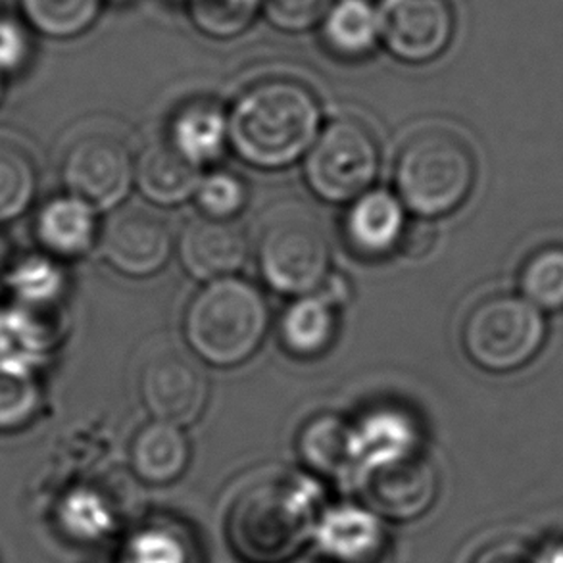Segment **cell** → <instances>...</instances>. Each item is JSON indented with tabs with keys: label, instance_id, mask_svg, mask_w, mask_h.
I'll return each instance as SVG.
<instances>
[{
	"label": "cell",
	"instance_id": "cell-1",
	"mask_svg": "<svg viewBox=\"0 0 563 563\" xmlns=\"http://www.w3.org/2000/svg\"><path fill=\"white\" fill-rule=\"evenodd\" d=\"M320 125V102L305 84L266 79L235 100L229 143L254 168H287L312 148Z\"/></svg>",
	"mask_w": 563,
	"mask_h": 563
},
{
	"label": "cell",
	"instance_id": "cell-2",
	"mask_svg": "<svg viewBox=\"0 0 563 563\" xmlns=\"http://www.w3.org/2000/svg\"><path fill=\"white\" fill-rule=\"evenodd\" d=\"M267 329L266 298L233 275L206 283L185 312V339L210 366H241L264 343Z\"/></svg>",
	"mask_w": 563,
	"mask_h": 563
},
{
	"label": "cell",
	"instance_id": "cell-3",
	"mask_svg": "<svg viewBox=\"0 0 563 563\" xmlns=\"http://www.w3.org/2000/svg\"><path fill=\"white\" fill-rule=\"evenodd\" d=\"M475 158L457 131L426 128L411 135L396 158L395 184L402 205L421 218L454 212L472 192Z\"/></svg>",
	"mask_w": 563,
	"mask_h": 563
},
{
	"label": "cell",
	"instance_id": "cell-4",
	"mask_svg": "<svg viewBox=\"0 0 563 563\" xmlns=\"http://www.w3.org/2000/svg\"><path fill=\"white\" fill-rule=\"evenodd\" d=\"M312 500L287 481H262L236 496L228 514V537L251 563L289 560L310 533Z\"/></svg>",
	"mask_w": 563,
	"mask_h": 563
},
{
	"label": "cell",
	"instance_id": "cell-5",
	"mask_svg": "<svg viewBox=\"0 0 563 563\" xmlns=\"http://www.w3.org/2000/svg\"><path fill=\"white\" fill-rule=\"evenodd\" d=\"M256 262L264 282L275 292L297 298L312 295L328 279V235L312 212L285 206L260 229Z\"/></svg>",
	"mask_w": 563,
	"mask_h": 563
},
{
	"label": "cell",
	"instance_id": "cell-6",
	"mask_svg": "<svg viewBox=\"0 0 563 563\" xmlns=\"http://www.w3.org/2000/svg\"><path fill=\"white\" fill-rule=\"evenodd\" d=\"M467 356L488 372L526 366L544 341V321L531 302L510 295L485 298L465 318Z\"/></svg>",
	"mask_w": 563,
	"mask_h": 563
},
{
	"label": "cell",
	"instance_id": "cell-7",
	"mask_svg": "<svg viewBox=\"0 0 563 563\" xmlns=\"http://www.w3.org/2000/svg\"><path fill=\"white\" fill-rule=\"evenodd\" d=\"M379 156L374 133L358 120L341 118L321 131L306 154V181L325 202H354L374 184Z\"/></svg>",
	"mask_w": 563,
	"mask_h": 563
},
{
	"label": "cell",
	"instance_id": "cell-8",
	"mask_svg": "<svg viewBox=\"0 0 563 563\" xmlns=\"http://www.w3.org/2000/svg\"><path fill=\"white\" fill-rule=\"evenodd\" d=\"M62 177L71 197L92 208L108 210L128 197L135 164L130 146L122 139L110 133H89L68 146Z\"/></svg>",
	"mask_w": 563,
	"mask_h": 563
},
{
	"label": "cell",
	"instance_id": "cell-9",
	"mask_svg": "<svg viewBox=\"0 0 563 563\" xmlns=\"http://www.w3.org/2000/svg\"><path fill=\"white\" fill-rule=\"evenodd\" d=\"M380 43L398 60L426 64L441 56L454 30L444 0H379Z\"/></svg>",
	"mask_w": 563,
	"mask_h": 563
},
{
	"label": "cell",
	"instance_id": "cell-10",
	"mask_svg": "<svg viewBox=\"0 0 563 563\" xmlns=\"http://www.w3.org/2000/svg\"><path fill=\"white\" fill-rule=\"evenodd\" d=\"M172 231L161 216L128 206L107 221L100 233V252L110 266L130 277L158 274L172 254Z\"/></svg>",
	"mask_w": 563,
	"mask_h": 563
},
{
	"label": "cell",
	"instance_id": "cell-11",
	"mask_svg": "<svg viewBox=\"0 0 563 563\" xmlns=\"http://www.w3.org/2000/svg\"><path fill=\"white\" fill-rule=\"evenodd\" d=\"M141 396L156 421L189 426L205 411L208 380L189 356L161 352L143 367Z\"/></svg>",
	"mask_w": 563,
	"mask_h": 563
},
{
	"label": "cell",
	"instance_id": "cell-12",
	"mask_svg": "<svg viewBox=\"0 0 563 563\" xmlns=\"http://www.w3.org/2000/svg\"><path fill=\"white\" fill-rule=\"evenodd\" d=\"M367 500L390 518L410 519L431 506L434 498L433 467L418 452L369 465L364 470Z\"/></svg>",
	"mask_w": 563,
	"mask_h": 563
},
{
	"label": "cell",
	"instance_id": "cell-13",
	"mask_svg": "<svg viewBox=\"0 0 563 563\" xmlns=\"http://www.w3.org/2000/svg\"><path fill=\"white\" fill-rule=\"evenodd\" d=\"M249 254L243 229L231 221L198 218L190 221L179 239L185 269L200 282H216L239 272Z\"/></svg>",
	"mask_w": 563,
	"mask_h": 563
},
{
	"label": "cell",
	"instance_id": "cell-14",
	"mask_svg": "<svg viewBox=\"0 0 563 563\" xmlns=\"http://www.w3.org/2000/svg\"><path fill=\"white\" fill-rule=\"evenodd\" d=\"M344 229L356 251L385 256L400 246L406 235L402 200L388 190H367L352 202Z\"/></svg>",
	"mask_w": 563,
	"mask_h": 563
},
{
	"label": "cell",
	"instance_id": "cell-15",
	"mask_svg": "<svg viewBox=\"0 0 563 563\" xmlns=\"http://www.w3.org/2000/svg\"><path fill=\"white\" fill-rule=\"evenodd\" d=\"M139 189L151 202L176 206L195 197L200 184V168L177 153L169 143H154L139 158Z\"/></svg>",
	"mask_w": 563,
	"mask_h": 563
},
{
	"label": "cell",
	"instance_id": "cell-16",
	"mask_svg": "<svg viewBox=\"0 0 563 563\" xmlns=\"http://www.w3.org/2000/svg\"><path fill=\"white\" fill-rule=\"evenodd\" d=\"M168 143L198 168L212 164L225 153L229 115L212 102H192L174 115Z\"/></svg>",
	"mask_w": 563,
	"mask_h": 563
},
{
	"label": "cell",
	"instance_id": "cell-17",
	"mask_svg": "<svg viewBox=\"0 0 563 563\" xmlns=\"http://www.w3.org/2000/svg\"><path fill=\"white\" fill-rule=\"evenodd\" d=\"M130 457L139 479L168 485L181 477L189 464V442L179 427L153 421L135 434Z\"/></svg>",
	"mask_w": 563,
	"mask_h": 563
},
{
	"label": "cell",
	"instance_id": "cell-18",
	"mask_svg": "<svg viewBox=\"0 0 563 563\" xmlns=\"http://www.w3.org/2000/svg\"><path fill=\"white\" fill-rule=\"evenodd\" d=\"M336 297L306 295L298 297L283 313L282 339L285 349L298 358H313L328 351L336 333Z\"/></svg>",
	"mask_w": 563,
	"mask_h": 563
},
{
	"label": "cell",
	"instance_id": "cell-19",
	"mask_svg": "<svg viewBox=\"0 0 563 563\" xmlns=\"http://www.w3.org/2000/svg\"><path fill=\"white\" fill-rule=\"evenodd\" d=\"M320 25L323 43L343 58L367 56L380 43L379 10L372 0H335Z\"/></svg>",
	"mask_w": 563,
	"mask_h": 563
},
{
	"label": "cell",
	"instance_id": "cell-20",
	"mask_svg": "<svg viewBox=\"0 0 563 563\" xmlns=\"http://www.w3.org/2000/svg\"><path fill=\"white\" fill-rule=\"evenodd\" d=\"M321 547L343 563H379L385 558L387 537L369 514L343 508L321 527Z\"/></svg>",
	"mask_w": 563,
	"mask_h": 563
},
{
	"label": "cell",
	"instance_id": "cell-21",
	"mask_svg": "<svg viewBox=\"0 0 563 563\" xmlns=\"http://www.w3.org/2000/svg\"><path fill=\"white\" fill-rule=\"evenodd\" d=\"M352 441L354 457L366 470L369 465L416 452L418 434L413 421L402 411L379 408L366 416L356 429H352Z\"/></svg>",
	"mask_w": 563,
	"mask_h": 563
},
{
	"label": "cell",
	"instance_id": "cell-22",
	"mask_svg": "<svg viewBox=\"0 0 563 563\" xmlns=\"http://www.w3.org/2000/svg\"><path fill=\"white\" fill-rule=\"evenodd\" d=\"M92 206L76 197L58 198L46 206L38 220V236L46 249L62 256H77L87 251L95 239Z\"/></svg>",
	"mask_w": 563,
	"mask_h": 563
},
{
	"label": "cell",
	"instance_id": "cell-23",
	"mask_svg": "<svg viewBox=\"0 0 563 563\" xmlns=\"http://www.w3.org/2000/svg\"><path fill=\"white\" fill-rule=\"evenodd\" d=\"M104 0H22L23 14L48 37L81 35L97 22Z\"/></svg>",
	"mask_w": 563,
	"mask_h": 563
},
{
	"label": "cell",
	"instance_id": "cell-24",
	"mask_svg": "<svg viewBox=\"0 0 563 563\" xmlns=\"http://www.w3.org/2000/svg\"><path fill=\"white\" fill-rule=\"evenodd\" d=\"M300 452L306 462L320 472H339L356 460L351 427L333 416L313 419L302 433Z\"/></svg>",
	"mask_w": 563,
	"mask_h": 563
},
{
	"label": "cell",
	"instance_id": "cell-25",
	"mask_svg": "<svg viewBox=\"0 0 563 563\" xmlns=\"http://www.w3.org/2000/svg\"><path fill=\"white\" fill-rule=\"evenodd\" d=\"M190 22L212 38H233L256 22L264 0H185Z\"/></svg>",
	"mask_w": 563,
	"mask_h": 563
},
{
	"label": "cell",
	"instance_id": "cell-26",
	"mask_svg": "<svg viewBox=\"0 0 563 563\" xmlns=\"http://www.w3.org/2000/svg\"><path fill=\"white\" fill-rule=\"evenodd\" d=\"M527 302L544 310L563 308V246H544L533 252L519 274Z\"/></svg>",
	"mask_w": 563,
	"mask_h": 563
},
{
	"label": "cell",
	"instance_id": "cell-27",
	"mask_svg": "<svg viewBox=\"0 0 563 563\" xmlns=\"http://www.w3.org/2000/svg\"><path fill=\"white\" fill-rule=\"evenodd\" d=\"M35 189V174L25 154L0 141V220L20 212Z\"/></svg>",
	"mask_w": 563,
	"mask_h": 563
},
{
	"label": "cell",
	"instance_id": "cell-28",
	"mask_svg": "<svg viewBox=\"0 0 563 563\" xmlns=\"http://www.w3.org/2000/svg\"><path fill=\"white\" fill-rule=\"evenodd\" d=\"M197 205L206 218L212 220L231 221L236 213L243 210L249 198V190L241 177L229 172H213L202 176L198 184Z\"/></svg>",
	"mask_w": 563,
	"mask_h": 563
},
{
	"label": "cell",
	"instance_id": "cell-29",
	"mask_svg": "<svg viewBox=\"0 0 563 563\" xmlns=\"http://www.w3.org/2000/svg\"><path fill=\"white\" fill-rule=\"evenodd\" d=\"M37 406L31 380L20 372L0 367V429H14L30 421Z\"/></svg>",
	"mask_w": 563,
	"mask_h": 563
},
{
	"label": "cell",
	"instance_id": "cell-30",
	"mask_svg": "<svg viewBox=\"0 0 563 563\" xmlns=\"http://www.w3.org/2000/svg\"><path fill=\"white\" fill-rule=\"evenodd\" d=\"M335 0H264V14L277 30L306 31L320 25Z\"/></svg>",
	"mask_w": 563,
	"mask_h": 563
},
{
	"label": "cell",
	"instance_id": "cell-31",
	"mask_svg": "<svg viewBox=\"0 0 563 563\" xmlns=\"http://www.w3.org/2000/svg\"><path fill=\"white\" fill-rule=\"evenodd\" d=\"M131 563H185L184 547L164 531L146 533L131 547Z\"/></svg>",
	"mask_w": 563,
	"mask_h": 563
}]
</instances>
